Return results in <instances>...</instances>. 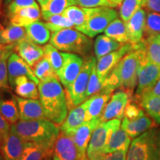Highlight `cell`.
I'll return each instance as SVG.
<instances>
[{"instance_id":"cell-44","label":"cell","mask_w":160,"mask_h":160,"mask_svg":"<svg viewBox=\"0 0 160 160\" xmlns=\"http://www.w3.org/2000/svg\"><path fill=\"white\" fill-rule=\"evenodd\" d=\"M8 54L2 58L0 61V91L1 90H9L10 84L8 73V59L10 57Z\"/></svg>"},{"instance_id":"cell-31","label":"cell","mask_w":160,"mask_h":160,"mask_svg":"<svg viewBox=\"0 0 160 160\" xmlns=\"http://www.w3.org/2000/svg\"><path fill=\"white\" fill-rule=\"evenodd\" d=\"M0 113L11 125L19 121V106L15 96H13L12 98L0 97Z\"/></svg>"},{"instance_id":"cell-2","label":"cell","mask_w":160,"mask_h":160,"mask_svg":"<svg viewBox=\"0 0 160 160\" xmlns=\"http://www.w3.org/2000/svg\"><path fill=\"white\" fill-rule=\"evenodd\" d=\"M11 131L27 142L53 150L60 128L48 119L19 120L11 125Z\"/></svg>"},{"instance_id":"cell-58","label":"cell","mask_w":160,"mask_h":160,"mask_svg":"<svg viewBox=\"0 0 160 160\" xmlns=\"http://www.w3.org/2000/svg\"><path fill=\"white\" fill-rule=\"evenodd\" d=\"M157 39L159 40V42H160V34H159V35H158V36H157Z\"/></svg>"},{"instance_id":"cell-32","label":"cell","mask_w":160,"mask_h":160,"mask_svg":"<svg viewBox=\"0 0 160 160\" xmlns=\"http://www.w3.org/2000/svg\"><path fill=\"white\" fill-rule=\"evenodd\" d=\"M53 155V150L43 147L32 142H27L19 160H44Z\"/></svg>"},{"instance_id":"cell-15","label":"cell","mask_w":160,"mask_h":160,"mask_svg":"<svg viewBox=\"0 0 160 160\" xmlns=\"http://www.w3.org/2000/svg\"><path fill=\"white\" fill-rule=\"evenodd\" d=\"M27 141L10 131L0 143V153L5 160H19Z\"/></svg>"},{"instance_id":"cell-16","label":"cell","mask_w":160,"mask_h":160,"mask_svg":"<svg viewBox=\"0 0 160 160\" xmlns=\"http://www.w3.org/2000/svg\"><path fill=\"white\" fill-rule=\"evenodd\" d=\"M90 103V99L74 108L70 110L65 121L60 125V131L73 136L75 131L85 122V115Z\"/></svg>"},{"instance_id":"cell-56","label":"cell","mask_w":160,"mask_h":160,"mask_svg":"<svg viewBox=\"0 0 160 160\" xmlns=\"http://www.w3.org/2000/svg\"><path fill=\"white\" fill-rule=\"evenodd\" d=\"M2 3L0 2V13H1V8H2ZM2 28V26L1 24H0V28Z\"/></svg>"},{"instance_id":"cell-41","label":"cell","mask_w":160,"mask_h":160,"mask_svg":"<svg viewBox=\"0 0 160 160\" xmlns=\"http://www.w3.org/2000/svg\"><path fill=\"white\" fill-rule=\"evenodd\" d=\"M104 87H105V83L100 80L97 75V64H96L93 66L91 76H90L88 85L87 92H86V99H89L97 94L104 88Z\"/></svg>"},{"instance_id":"cell-24","label":"cell","mask_w":160,"mask_h":160,"mask_svg":"<svg viewBox=\"0 0 160 160\" xmlns=\"http://www.w3.org/2000/svg\"><path fill=\"white\" fill-rule=\"evenodd\" d=\"M26 35L29 39L37 45H45L51 39V32L45 23L38 20L25 27Z\"/></svg>"},{"instance_id":"cell-42","label":"cell","mask_w":160,"mask_h":160,"mask_svg":"<svg viewBox=\"0 0 160 160\" xmlns=\"http://www.w3.org/2000/svg\"><path fill=\"white\" fill-rule=\"evenodd\" d=\"M31 7L39 8L36 0H13L6 6V14L9 17L21 10Z\"/></svg>"},{"instance_id":"cell-12","label":"cell","mask_w":160,"mask_h":160,"mask_svg":"<svg viewBox=\"0 0 160 160\" xmlns=\"http://www.w3.org/2000/svg\"><path fill=\"white\" fill-rule=\"evenodd\" d=\"M129 97V93L122 89H119L112 94L111 100L107 103L100 117L101 122L114 119H122L125 107L128 102Z\"/></svg>"},{"instance_id":"cell-11","label":"cell","mask_w":160,"mask_h":160,"mask_svg":"<svg viewBox=\"0 0 160 160\" xmlns=\"http://www.w3.org/2000/svg\"><path fill=\"white\" fill-rule=\"evenodd\" d=\"M137 45H133L131 42L125 43L119 49L111 52L97 60V75L102 82L105 83V79H107V77H108L111 72L113 71L117 64L119 62L120 60L129 52L137 48Z\"/></svg>"},{"instance_id":"cell-8","label":"cell","mask_w":160,"mask_h":160,"mask_svg":"<svg viewBox=\"0 0 160 160\" xmlns=\"http://www.w3.org/2000/svg\"><path fill=\"white\" fill-rule=\"evenodd\" d=\"M87 21L81 32L89 38H93L102 33L109 24L116 19L118 13L113 8L101 7L88 8Z\"/></svg>"},{"instance_id":"cell-3","label":"cell","mask_w":160,"mask_h":160,"mask_svg":"<svg viewBox=\"0 0 160 160\" xmlns=\"http://www.w3.org/2000/svg\"><path fill=\"white\" fill-rule=\"evenodd\" d=\"M140 59L139 43L133 51L127 53L119 61L105 81V88L114 91L125 90L133 95V90L138 83V68Z\"/></svg>"},{"instance_id":"cell-54","label":"cell","mask_w":160,"mask_h":160,"mask_svg":"<svg viewBox=\"0 0 160 160\" xmlns=\"http://www.w3.org/2000/svg\"><path fill=\"white\" fill-rule=\"evenodd\" d=\"M44 160H53V156H50V157H48L47 158H45Z\"/></svg>"},{"instance_id":"cell-43","label":"cell","mask_w":160,"mask_h":160,"mask_svg":"<svg viewBox=\"0 0 160 160\" xmlns=\"http://www.w3.org/2000/svg\"><path fill=\"white\" fill-rule=\"evenodd\" d=\"M143 115H145V112L139 103L135 99L134 96L130 97L124 112V117L129 120H133Z\"/></svg>"},{"instance_id":"cell-45","label":"cell","mask_w":160,"mask_h":160,"mask_svg":"<svg viewBox=\"0 0 160 160\" xmlns=\"http://www.w3.org/2000/svg\"><path fill=\"white\" fill-rule=\"evenodd\" d=\"M73 1L75 5L88 8L101 7V6L111 8L108 0H73Z\"/></svg>"},{"instance_id":"cell-9","label":"cell","mask_w":160,"mask_h":160,"mask_svg":"<svg viewBox=\"0 0 160 160\" xmlns=\"http://www.w3.org/2000/svg\"><path fill=\"white\" fill-rule=\"evenodd\" d=\"M139 48L140 59L135 97H139L144 91L151 88L160 79V66L151 62L148 59L146 54L143 40L139 43Z\"/></svg>"},{"instance_id":"cell-35","label":"cell","mask_w":160,"mask_h":160,"mask_svg":"<svg viewBox=\"0 0 160 160\" xmlns=\"http://www.w3.org/2000/svg\"><path fill=\"white\" fill-rule=\"evenodd\" d=\"M33 71L35 76L40 82H45L54 78H59L51 64L45 57L40 59L33 66Z\"/></svg>"},{"instance_id":"cell-28","label":"cell","mask_w":160,"mask_h":160,"mask_svg":"<svg viewBox=\"0 0 160 160\" xmlns=\"http://www.w3.org/2000/svg\"><path fill=\"white\" fill-rule=\"evenodd\" d=\"M135 98V97H134ZM135 99L157 125H160V97L142 95Z\"/></svg>"},{"instance_id":"cell-49","label":"cell","mask_w":160,"mask_h":160,"mask_svg":"<svg viewBox=\"0 0 160 160\" xmlns=\"http://www.w3.org/2000/svg\"><path fill=\"white\" fill-rule=\"evenodd\" d=\"M15 46L16 44H11V45H1L0 44V61L5 56L11 54L13 52H14Z\"/></svg>"},{"instance_id":"cell-50","label":"cell","mask_w":160,"mask_h":160,"mask_svg":"<svg viewBox=\"0 0 160 160\" xmlns=\"http://www.w3.org/2000/svg\"><path fill=\"white\" fill-rule=\"evenodd\" d=\"M145 6L149 11L160 13V0H147Z\"/></svg>"},{"instance_id":"cell-55","label":"cell","mask_w":160,"mask_h":160,"mask_svg":"<svg viewBox=\"0 0 160 160\" xmlns=\"http://www.w3.org/2000/svg\"><path fill=\"white\" fill-rule=\"evenodd\" d=\"M53 160H61L59 159V158H58L57 157H56V156L53 155Z\"/></svg>"},{"instance_id":"cell-47","label":"cell","mask_w":160,"mask_h":160,"mask_svg":"<svg viewBox=\"0 0 160 160\" xmlns=\"http://www.w3.org/2000/svg\"><path fill=\"white\" fill-rule=\"evenodd\" d=\"M128 151H119L108 153L104 160H126Z\"/></svg>"},{"instance_id":"cell-57","label":"cell","mask_w":160,"mask_h":160,"mask_svg":"<svg viewBox=\"0 0 160 160\" xmlns=\"http://www.w3.org/2000/svg\"><path fill=\"white\" fill-rule=\"evenodd\" d=\"M0 160H5V159H4V157H3V156L1 154V153H0Z\"/></svg>"},{"instance_id":"cell-29","label":"cell","mask_w":160,"mask_h":160,"mask_svg":"<svg viewBox=\"0 0 160 160\" xmlns=\"http://www.w3.org/2000/svg\"><path fill=\"white\" fill-rule=\"evenodd\" d=\"M27 37L24 27L9 24L6 28H0V44L11 45L17 44L19 41Z\"/></svg>"},{"instance_id":"cell-1","label":"cell","mask_w":160,"mask_h":160,"mask_svg":"<svg viewBox=\"0 0 160 160\" xmlns=\"http://www.w3.org/2000/svg\"><path fill=\"white\" fill-rule=\"evenodd\" d=\"M38 88L45 117L60 126L68 114V105L65 90L59 78L40 82Z\"/></svg>"},{"instance_id":"cell-13","label":"cell","mask_w":160,"mask_h":160,"mask_svg":"<svg viewBox=\"0 0 160 160\" xmlns=\"http://www.w3.org/2000/svg\"><path fill=\"white\" fill-rule=\"evenodd\" d=\"M8 73L9 84L12 88L14 85L16 79L22 76L29 77L37 85L40 83V81L35 76L31 66L25 60L22 59L15 51L13 52L8 59Z\"/></svg>"},{"instance_id":"cell-39","label":"cell","mask_w":160,"mask_h":160,"mask_svg":"<svg viewBox=\"0 0 160 160\" xmlns=\"http://www.w3.org/2000/svg\"><path fill=\"white\" fill-rule=\"evenodd\" d=\"M44 57L48 59L56 73H58L63 65V57L62 52L51 44H47L43 47Z\"/></svg>"},{"instance_id":"cell-46","label":"cell","mask_w":160,"mask_h":160,"mask_svg":"<svg viewBox=\"0 0 160 160\" xmlns=\"http://www.w3.org/2000/svg\"><path fill=\"white\" fill-rule=\"evenodd\" d=\"M11 131V124L0 113V143Z\"/></svg>"},{"instance_id":"cell-19","label":"cell","mask_w":160,"mask_h":160,"mask_svg":"<svg viewBox=\"0 0 160 160\" xmlns=\"http://www.w3.org/2000/svg\"><path fill=\"white\" fill-rule=\"evenodd\" d=\"M16 99L19 106V117L21 120L47 119L40 100L25 99L20 97H16Z\"/></svg>"},{"instance_id":"cell-18","label":"cell","mask_w":160,"mask_h":160,"mask_svg":"<svg viewBox=\"0 0 160 160\" xmlns=\"http://www.w3.org/2000/svg\"><path fill=\"white\" fill-rule=\"evenodd\" d=\"M53 155L61 160H80L73 136L60 131L54 145Z\"/></svg>"},{"instance_id":"cell-48","label":"cell","mask_w":160,"mask_h":160,"mask_svg":"<svg viewBox=\"0 0 160 160\" xmlns=\"http://www.w3.org/2000/svg\"><path fill=\"white\" fill-rule=\"evenodd\" d=\"M142 95H151V96H157V97H160V79L156 82L154 85L150 88L145 91H144L139 97ZM139 97H135L136 99Z\"/></svg>"},{"instance_id":"cell-37","label":"cell","mask_w":160,"mask_h":160,"mask_svg":"<svg viewBox=\"0 0 160 160\" xmlns=\"http://www.w3.org/2000/svg\"><path fill=\"white\" fill-rule=\"evenodd\" d=\"M146 54L151 62L160 66V42L157 36L146 37L143 39Z\"/></svg>"},{"instance_id":"cell-5","label":"cell","mask_w":160,"mask_h":160,"mask_svg":"<svg viewBox=\"0 0 160 160\" xmlns=\"http://www.w3.org/2000/svg\"><path fill=\"white\" fill-rule=\"evenodd\" d=\"M126 160H160V128L154 127L133 139Z\"/></svg>"},{"instance_id":"cell-4","label":"cell","mask_w":160,"mask_h":160,"mask_svg":"<svg viewBox=\"0 0 160 160\" xmlns=\"http://www.w3.org/2000/svg\"><path fill=\"white\" fill-rule=\"evenodd\" d=\"M50 44L59 51L76 53L84 57L91 55L93 48V42L88 37L73 28H65L53 33Z\"/></svg>"},{"instance_id":"cell-52","label":"cell","mask_w":160,"mask_h":160,"mask_svg":"<svg viewBox=\"0 0 160 160\" xmlns=\"http://www.w3.org/2000/svg\"><path fill=\"white\" fill-rule=\"evenodd\" d=\"M12 1H13V0H4V1H3L4 5H5V6H7L8 5V4H9L10 2H11Z\"/></svg>"},{"instance_id":"cell-14","label":"cell","mask_w":160,"mask_h":160,"mask_svg":"<svg viewBox=\"0 0 160 160\" xmlns=\"http://www.w3.org/2000/svg\"><path fill=\"white\" fill-rule=\"evenodd\" d=\"M101 123L100 119L85 122L73 133V140L79 153L80 160H88L87 149L92 133L96 128Z\"/></svg>"},{"instance_id":"cell-7","label":"cell","mask_w":160,"mask_h":160,"mask_svg":"<svg viewBox=\"0 0 160 160\" xmlns=\"http://www.w3.org/2000/svg\"><path fill=\"white\" fill-rule=\"evenodd\" d=\"M121 127V119H114L99 123L92 133L87 149L88 160H104L105 147L113 131Z\"/></svg>"},{"instance_id":"cell-38","label":"cell","mask_w":160,"mask_h":160,"mask_svg":"<svg viewBox=\"0 0 160 160\" xmlns=\"http://www.w3.org/2000/svg\"><path fill=\"white\" fill-rule=\"evenodd\" d=\"M45 25L53 33L65 28H72L74 27L73 24L65 16L62 14L52 15L45 19Z\"/></svg>"},{"instance_id":"cell-23","label":"cell","mask_w":160,"mask_h":160,"mask_svg":"<svg viewBox=\"0 0 160 160\" xmlns=\"http://www.w3.org/2000/svg\"><path fill=\"white\" fill-rule=\"evenodd\" d=\"M33 80L26 76H22L16 79L13 88L17 96L25 99H38L39 98V91Z\"/></svg>"},{"instance_id":"cell-34","label":"cell","mask_w":160,"mask_h":160,"mask_svg":"<svg viewBox=\"0 0 160 160\" xmlns=\"http://www.w3.org/2000/svg\"><path fill=\"white\" fill-rule=\"evenodd\" d=\"M62 14L71 20L76 29L81 32L87 21V8L70 6L64 11Z\"/></svg>"},{"instance_id":"cell-6","label":"cell","mask_w":160,"mask_h":160,"mask_svg":"<svg viewBox=\"0 0 160 160\" xmlns=\"http://www.w3.org/2000/svg\"><path fill=\"white\" fill-rule=\"evenodd\" d=\"M83 65L79 75L70 88L65 90L68 110L77 107L85 102L86 92L88 85L90 76L93 66L97 64V59L93 56L84 57Z\"/></svg>"},{"instance_id":"cell-20","label":"cell","mask_w":160,"mask_h":160,"mask_svg":"<svg viewBox=\"0 0 160 160\" xmlns=\"http://www.w3.org/2000/svg\"><path fill=\"white\" fill-rule=\"evenodd\" d=\"M145 21L146 13L145 10L140 8L135 12L126 22L130 42L133 45H137L143 40Z\"/></svg>"},{"instance_id":"cell-21","label":"cell","mask_w":160,"mask_h":160,"mask_svg":"<svg viewBox=\"0 0 160 160\" xmlns=\"http://www.w3.org/2000/svg\"><path fill=\"white\" fill-rule=\"evenodd\" d=\"M112 93L113 91L104 88L97 94L89 98L90 103L86 111L85 122L100 119L106 105L111 98Z\"/></svg>"},{"instance_id":"cell-17","label":"cell","mask_w":160,"mask_h":160,"mask_svg":"<svg viewBox=\"0 0 160 160\" xmlns=\"http://www.w3.org/2000/svg\"><path fill=\"white\" fill-rule=\"evenodd\" d=\"M15 52L31 67H33L44 57L43 47H40L28 37L16 44Z\"/></svg>"},{"instance_id":"cell-30","label":"cell","mask_w":160,"mask_h":160,"mask_svg":"<svg viewBox=\"0 0 160 160\" xmlns=\"http://www.w3.org/2000/svg\"><path fill=\"white\" fill-rule=\"evenodd\" d=\"M104 33L106 36L122 44L130 42L127 25L122 19L117 18L112 21Z\"/></svg>"},{"instance_id":"cell-27","label":"cell","mask_w":160,"mask_h":160,"mask_svg":"<svg viewBox=\"0 0 160 160\" xmlns=\"http://www.w3.org/2000/svg\"><path fill=\"white\" fill-rule=\"evenodd\" d=\"M122 45L123 44L117 42L105 34L98 36L93 44V51H94L96 59L98 60L104 56L117 51Z\"/></svg>"},{"instance_id":"cell-33","label":"cell","mask_w":160,"mask_h":160,"mask_svg":"<svg viewBox=\"0 0 160 160\" xmlns=\"http://www.w3.org/2000/svg\"><path fill=\"white\" fill-rule=\"evenodd\" d=\"M75 5L73 0H45L41 5L42 16L45 20L52 15L62 14L66 8Z\"/></svg>"},{"instance_id":"cell-59","label":"cell","mask_w":160,"mask_h":160,"mask_svg":"<svg viewBox=\"0 0 160 160\" xmlns=\"http://www.w3.org/2000/svg\"><path fill=\"white\" fill-rule=\"evenodd\" d=\"M3 1H4V0H0V2L3 3Z\"/></svg>"},{"instance_id":"cell-10","label":"cell","mask_w":160,"mask_h":160,"mask_svg":"<svg viewBox=\"0 0 160 160\" xmlns=\"http://www.w3.org/2000/svg\"><path fill=\"white\" fill-rule=\"evenodd\" d=\"M63 65L57 73L60 82L65 90L70 88L79 75L83 65L84 59L76 53L62 52Z\"/></svg>"},{"instance_id":"cell-51","label":"cell","mask_w":160,"mask_h":160,"mask_svg":"<svg viewBox=\"0 0 160 160\" xmlns=\"http://www.w3.org/2000/svg\"><path fill=\"white\" fill-rule=\"evenodd\" d=\"M123 1L124 0H108L111 8H116L117 6H120Z\"/></svg>"},{"instance_id":"cell-26","label":"cell","mask_w":160,"mask_h":160,"mask_svg":"<svg viewBox=\"0 0 160 160\" xmlns=\"http://www.w3.org/2000/svg\"><path fill=\"white\" fill-rule=\"evenodd\" d=\"M41 16L42 12L40 11L39 8L31 7L21 10L8 18L11 25L25 28L39 20Z\"/></svg>"},{"instance_id":"cell-25","label":"cell","mask_w":160,"mask_h":160,"mask_svg":"<svg viewBox=\"0 0 160 160\" xmlns=\"http://www.w3.org/2000/svg\"><path fill=\"white\" fill-rule=\"evenodd\" d=\"M131 138L125 130L120 127L113 132L105 147V153H113L119 151H128Z\"/></svg>"},{"instance_id":"cell-36","label":"cell","mask_w":160,"mask_h":160,"mask_svg":"<svg viewBox=\"0 0 160 160\" xmlns=\"http://www.w3.org/2000/svg\"><path fill=\"white\" fill-rule=\"evenodd\" d=\"M147 0H124L120 5L119 14L126 23L135 12L146 5Z\"/></svg>"},{"instance_id":"cell-22","label":"cell","mask_w":160,"mask_h":160,"mask_svg":"<svg viewBox=\"0 0 160 160\" xmlns=\"http://www.w3.org/2000/svg\"><path fill=\"white\" fill-rule=\"evenodd\" d=\"M153 120L151 117L145 114L133 120H129L124 117L121 127L131 139H135L145 131L156 127L155 125L157 123Z\"/></svg>"},{"instance_id":"cell-53","label":"cell","mask_w":160,"mask_h":160,"mask_svg":"<svg viewBox=\"0 0 160 160\" xmlns=\"http://www.w3.org/2000/svg\"><path fill=\"white\" fill-rule=\"evenodd\" d=\"M37 1L39 3L40 6H41V5H43L44 2H45V0H37Z\"/></svg>"},{"instance_id":"cell-40","label":"cell","mask_w":160,"mask_h":160,"mask_svg":"<svg viewBox=\"0 0 160 160\" xmlns=\"http://www.w3.org/2000/svg\"><path fill=\"white\" fill-rule=\"evenodd\" d=\"M144 34L146 37L160 34V13L149 12L146 17L145 28Z\"/></svg>"}]
</instances>
